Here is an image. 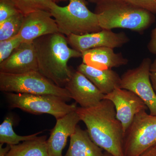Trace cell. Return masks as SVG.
<instances>
[{
	"instance_id": "1",
	"label": "cell",
	"mask_w": 156,
	"mask_h": 156,
	"mask_svg": "<svg viewBox=\"0 0 156 156\" xmlns=\"http://www.w3.org/2000/svg\"><path fill=\"white\" fill-rule=\"evenodd\" d=\"M76 112L96 145L113 156H125L122 125L117 119L114 105L103 99L96 106L77 107Z\"/></svg>"
},
{
	"instance_id": "2",
	"label": "cell",
	"mask_w": 156,
	"mask_h": 156,
	"mask_svg": "<svg viewBox=\"0 0 156 156\" xmlns=\"http://www.w3.org/2000/svg\"><path fill=\"white\" fill-rule=\"evenodd\" d=\"M33 42L39 72L58 87H65L73 72L68 65L69 60L82 57V53L70 48L67 37L59 33L40 37Z\"/></svg>"
},
{
	"instance_id": "3",
	"label": "cell",
	"mask_w": 156,
	"mask_h": 156,
	"mask_svg": "<svg viewBox=\"0 0 156 156\" xmlns=\"http://www.w3.org/2000/svg\"><path fill=\"white\" fill-rule=\"evenodd\" d=\"M96 5L102 29H127L141 34L155 21L152 13L122 0H102Z\"/></svg>"
},
{
	"instance_id": "4",
	"label": "cell",
	"mask_w": 156,
	"mask_h": 156,
	"mask_svg": "<svg viewBox=\"0 0 156 156\" xmlns=\"http://www.w3.org/2000/svg\"><path fill=\"white\" fill-rule=\"evenodd\" d=\"M69 4L60 7L52 2L50 11L59 33L68 36L97 32L102 30L97 14L90 11L86 0H69Z\"/></svg>"
},
{
	"instance_id": "5",
	"label": "cell",
	"mask_w": 156,
	"mask_h": 156,
	"mask_svg": "<svg viewBox=\"0 0 156 156\" xmlns=\"http://www.w3.org/2000/svg\"><path fill=\"white\" fill-rule=\"evenodd\" d=\"M0 90L6 92L53 95L66 102L72 99L65 87H58L38 71L20 74L0 72Z\"/></svg>"
},
{
	"instance_id": "6",
	"label": "cell",
	"mask_w": 156,
	"mask_h": 156,
	"mask_svg": "<svg viewBox=\"0 0 156 156\" xmlns=\"http://www.w3.org/2000/svg\"><path fill=\"white\" fill-rule=\"evenodd\" d=\"M6 98L11 108H19L34 115L48 114L56 120L75 111L78 107L76 103L67 104L62 98L51 95L7 92Z\"/></svg>"
},
{
	"instance_id": "7",
	"label": "cell",
	"mask_w": 156,
	"mask_h": 156,
	"mask_svg": "<svg viewBox=\"0 0 156 156\" xmlns=\"http://www.w3.org/2000/svg\"><path fill=\"white\" fill-rule=\"evenodd\" d=\"M146 111L135 115L124 133L125 156H138L156 145V116L148 114Z\"/></svg>"
},
{
	"instance_id": "8",
	"label": "cell",
	"mask_w": 156,
	"mask_h": 156,
	"mask_svg": "<svg viewBox=\"0 0 156 156\" xmlns=\"http://www.w3.org/2000/svg\"><path fill=\"white\" fill-rule=\"evenodd\" d=\"M151 63L150 58H144L137 67L124 73L120 88L134 92L145 104L150 114L156 116V94L150 78Z\"/></svg>"
},
{
	"instance_id": "9",
	"label": "cell",
	"mask_w": 156,
	"mask_h": 156,
	"mask_svg": "<svg viewBox=\"0 0 156 156\" xmlns=\"http://www.w3.org/2000/svg\"><path fill=\"white\" fill-rule=\"evenodd\" d=\"M66 37L72 48L81 53L100 47L120 48L129 41V37L125 33H116L105 29L81 35L71 34Z\"/></svg>"
},
{
	"instance_id": "10",
	"label": "cell",
	"mask_w": 156,
	"mask_h": 156,
	"mask_svg": "<svg viewBox=\"0 0 156 156\" xmlns=\"http://www.w3.org/2000/svg\"><path fill=\"white\" fill-rule=\"evenodd\" d=\"M104 99L111 101L114 105L117 119L122 125L124 133L135 115L148 109L142 99L134 92L119 87L105 95Z\"/></svg>"
},
{
	"instance_id": "11",
	"label": "cell",
	"mask_w": 156,
	"mask_h": 156,
	"mask_svg": "<svg viewBox=\"0 0 156 156\" xmlns=\"http://www.w3.org/2000/svg\"><path fill=\"white\" fill-rule=\"evenodd\" d=\"M49 11H38L24 17L23 23L18 36L22 43L33 42L40 37L59 33L55 19Z\"/></svg>"
},
{
	"instance_id": "12",
	"label": "cell",
	"mask_w": 156,
	"mask_h": 156,
	"mask_svg": "<svg viewBox=\"0 0 156 156\" xmlns=\"http://www.w3.org/2000/svg\"><path fill=\"white\" fill-rule=\"evenodd\" d=\"M65 88L69 92L72 99L83 108L96 106L105 96L87 77L77 70L73 71Z\"/></svg>"
},
{
	"instance_id": "13",
	"label": "cell",
	"mask_w": 156,
	"mask_h": 156,
	"mask_svg": "<svg viewBox=\"0 0 156 156\" xmlns=\"http://www.w3.org/2000/svg\"><path fill=\"white\" fill-rule=\"evenodd\" d=\"M34 71H38V65L33 42L22 43L0 63L1 73L20 74Z\"/></svg>"
},
{
	"instance_id": "14",
	"label": "cell",
	"mask_w": 156,
	"mask_h": 156,
	"mask_svg": "<svg viewBox=\"0 0 156 156\" xmlns=\"http://www.w3.org/2000/svg\"><path fill=\"white\" fill-rule=\"evenodd\" d=\"M80 121L76 110L56 120V125L47 140L50 156H62V151L66 146L68 138L73 134Z\"/></svg>"
},
{
	"instance_id": "15",
	"label": "cell",
	"mask_w": 156,
	"mask_h": 156,
	"mask_svg": "<svg viewBox=\"0 0 156 156\" xmlns=\"http://www.w3.org/2000/svg\"><path fill=\"white\" fill-rule=\"evenodd\" d=\"M113 48L100 47L82 53L83 63L99 69H112L126 65L128 59L122 53H115Z\"/></svg>"
},
{
	"instance_id": "16",
	"label": "cell",
	"mask_w": 156,
	"mask_h": 156,
	"mask_svg": "<svg viewBox=\"0 0 156 156\" xmlns=\"http://www.w3.org/2000/svg\"><path fill=\"white\" fill-rule=\"evenodd\" d=\"M77 70L87 77L104 95L119 87L121 76L112 69H99L82 63Z\"/></svg>"
},
{
	"instance_id": "17",
	"label": "cell",
	"mask_w": 156,
	"mask_h": 156,
	"mask_svg": "<svg viewBox=\"0 0 156 156\" xmlns=\"http://www.w3.org/2000/svg\"><path fill=\"white\" fill-rule=\"evenodd\" d=\"M69 147L64 156H103L102 149L90 138L87 130L77 126L70 136Z\"/></svg>"
},
{
	"instance_id": "18",
	"label": "cell",
	"mask_w": 156,
	"mask_h": 156,
	"mask_svg": "<svg viewBox=\"0 0 156 156\" xmlns=\"http://www.w3.org/2000/svg\"><path fill=\"white\" fill-rule=\"evenodd\" d=\"M46 136H38L35 139L11 145L6 156H50Z\"/></svg>"
},
{
	"instance_id": "19",
	"label": "cell",
	"mask_w": 156,
	"mask_h": 156,
	"mask_svg": "<svg viewBox=\"0 0 156 156\" xmlns=\"http://www.w3.org/2000/svg\"><path fill=\"white\" fill-rule=\"evenodd\" d=\"M13 118L6 117L0 125V143L10 145H16L20 142L35 139L41 132H39L27 136H20L13 130Z\"/></svg>"
},
{
	"instance_id": "20",
	"label": "cell",
	"mask_w": 156,
	"mask_h": 156,
	"mask_svg": "<svg viewBox=\"0 0 156 156\" xmlns=\"http://www.w3.org/2000/svg\"><path fill=\"white\" fill-rule=\"evenodd\" d=\"M24 17L19 13L0 23V41L8 40L18 35L22 27Z\"/></svg>"
},
{
	"instance_id": "21",
	"label": "cell",
	"mask_w": 156,
	"mask_h": 156,
	"mask_svg": "<svg viewBox=\"0 0 156 156\" xmlns=\"http://www.w3.org/2000/svg\"><path fill=\"white\" fill-rule=\"evenodd\" d=\"M20 13L25 16L35 11H50L53 0H11Z\"/></svg>"
},
{
	"instance_id": "22",
	"label": "cell",
	"mask_w": 156,
	"mask_h": 156,
	"mask_svg": "<svg viewBox=\"0 0 156 156\" xmlns=\"http://www.w3.org/2000/svg\"><path fill=\"white\" fill-rule=\"evenodd\" d=\"M22 43L18 35L8 40L0 41V63L9 58Z\"/></svg>"
},
{
	"instance_id": "23",
	"label": "cell",
	"mask_w": 156,
	"mask_h": 156,
	"mask_svg": "<svg viewBox=\"0 0 156 156\" xmlns=\"http://www.w3.org/2000/svg\"><path fill=\"white\" fill-rule=\"evenodd\" d=\"M19 13L11 0H0V23Z\"/></svg>"
},
{
	"instance_id": "24",
	"label": "cell",
	"mask_w": 156,
	"mask_h": 156,
	"mask_svg": "<svg viewBox=\"0 0 156 156\" xmlns=\"http://www.w3.org/2000/svg\"><path fill=\"white\" fill-rule=\"evenodd\" d=\"M129 4L156 14V0H122Z\"/></svg>"
},
{
	"instance_id": "25",
	"label": "cell",
	"mask_w": 156,
	"mask_h": 156,
	"mask_svg": "<svg viewBox=\"0 0 156 156\" xmlns=\"http://www.w3.org/2000/svg\"><path fill=\"white\" fill-rule=\"evenodd\" d=\"M150 78L152 86L156 94V58L151 64L150 69Z\"/></svg>"
},
{
	"instance_id": "26",
	"label": "cell",
	"mask_w": 156,
	"mask_h": 156,
	"mask_svg": "<svg viewBox=\"0 0 156 156\" xmlns=\"http://www.w3.org/2000/svg\"><path fill=\"white\" fill-rule=\"evenodd\" d=\"M138 156H156V145L148 149Z\"/></svg>"
},
{
	"instance_id": "27",
	"label": "cell",
	"mask_w": 156,
	"mask_h": 156,
	"mask_svg": "<svg viewBox=\"0 0 156 156\" xmlns=\"http://www.w3.org/2000/svg\"><path fill=\"white\" fill-rule=\"evenodd\" d=\"M3 145L0 143V156H6L11 150V145L7 144L6 147H3Z\"/></svg>"
},
{
	"instance_id": "28",
	"label": "cell",
	"mask_w": 156,
	"mask_h": 156,
	"mask_svg": "<svg viewBox=\"0 0 156 156\" xmlns=\"http://www.w3.org/2000/svg\"><path fill=\"white\" fill-rule=\"evenodd\" d=\"M89 2L91 3H95V4H97L98 3L100 2V1H102V0H88Z\"/></svg>"
},
{
	"instance_id": "29",
	"label": "cell",
	"mask_w": 156,
	"mask_h": 156,
	"mask_svg": "<svg viewBox=\"0 0 156 156\" xmlns=\"http://www.w3.org/2000/svg\"><path fill=\"white\" fill-rule=\"evenodd\" d=\"M68 0H53L54 2L57 3L61 2H65V1H67Z\"/></svg>"
},
{
	"instance_id": "30",
	"label": "cell",
	"mask_w": 156,
	"mask_h": 156,
	"mask_svg": "<svg viewBox=\"0 0 156 156\" xmlns=\"http://www.w3.org/2000/svg\"><path fill=\"white\" fill-rule=\"evenodd\" d=\"M112 156L111 154H110L108 153L107 152L105 151V152H104V156Z\"/></svg>"
},
{
	"instance_id": "31",
	"label": "cell",
	"mask_w": 156,
	"mask_h": 156,
	"mask_svg": "<svg viewBox=\"0 0 156 156\" xmlns=\"http://www.w3.org/2000/svg\"></svg>"
}]
</instances>
